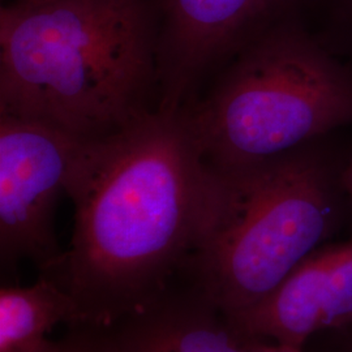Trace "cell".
Wrapping results in <instances>:
<instances>
[{"label": "cell", "mask_w": 352, "mask_h": 352, "mask_svg": "<svg viewBox=\"0 0 352 352\" xmlns=\"http://www.w3.org/2000/svg\"><path fill=\"white\" fill-rule=\"evenodd\" d=\"M302 21L352 67V0H307Z\"/></svg>", "instance_id": "30bf717a"}, {"label": "cell", "mask_w": 352, "mask_h": 352, "mask_svg": "<svg viewBox=\"0 0 352 352\" xmlns=\"http://www.w3.org/2000/svg\"><path fill=\"white\" fill-rule=\"evenodd\" d=\"M243 334L300 349L352 322V235L312 252L261 302L226 316Z\"/></svg>", "instance_id": "52a82bcc"}, {"label": "cell", "mask_w": 352, "mask_h": 352, "mask_svg": "<svg viewBox=\"0 0 352 352\" xmlns=\"http://www.w3.org/2000/svg\"><path fill=\"white\" fill-rule=\"evenodd\" d=\"M60 322L77 325L72 296L50 276L28 287L0 289V352H43Z\"/></svg>", "instance_id": "9c48e42d"}, {"label": "cell", "mask_w": 352, "mask_h": 352, "mask_svg": "<svg viewBox=\"0 0 352 352\" xmlns=\"http://www.w3.org/2000/svg\"><path fill=\"white\" fill-rule=\"evenodd\" d=\"M317 352H352V322L316 336Z\"/></svg>", "instance_id": "7c38bea8"}, {"label": "cell", "mask_w": 352, "mask_h": 352, "mask_svg": "<svg viewBox=\"0 0 352 352\" xmlns=\"http://www.w3.org/2000/svg\"><path fill=\"white\" fill-rule=\"evenodd\" d=\"M157 0H11L0 10V113L78 139L158 110Z\"/></svg>", "instance_id": "7a4b0ae2"}, {"label": "cell", "mask_w": 352, "mask_h": 352, "mask_svg": "<svg viewBox=\"0 0 352 352\" xmlns=\"http://www.w3.org/2000/svg\"><path fill=\"white\" fill-rule=\"evenodd\" d=\"M128 321L116 336L123 352H252L256 342L199 294L187 302L162 299Z\"/></svg>", "instance_id": "ba28073f"}, {"label": "cell", "mask_w": 352, "mask_h": 352, "mask_svg": "<svg viewBox=\"0 0 352 352\" xmlns=\"http://www.w3.org/2000/svg\"><path fill=\"white\" fill-rule=\"evenodd\" d=\"M252 352H302V350L269 340H256Z\"/></svg>", "instance_id": "4fadbf2b"}, {"label": "cell", "mask_w": 352, "mask_h": 352, "mask_svg": "<svg viewBox=\"0 0 352 352\" xmlns=\"http://www.w3.org/2000/svg\"><path fill=\"white\" fill-rule=\"evenodd\" d=\"M307 0H157L158 110L187 109L217 68L266 32L302 19Z\"/></svg>", "instance_id": "8992f818"}, {"label": "cell", "mask_w": 352, "mask_h": 352, "mask_svg": "<svg viewBox=\"0 0 352 352\" xmlns=\"http://www.w3.org/2000/svg\"><path fill=\"white\" fill-rule=\"evenodd\" d=\"M87 140L33 119L0 113V257L30 260L43 274L64 250L55 212L76 157Z\"/></svg>", "instance_id": "5b68a950"}, {"label": "cell", "mask_w": 352, "mask_h": 352, "mask_svg": "<svg viewBox=\"0 0 352 352\" xmlns=\"http://www.w3.org/2000/svg\"><path fill=\"white\" fill-rule=\"evenodd\" d=\"M324 139L250 166L208 164L209 201L184 269L223 315L261 302L352 213L342 180L347 161Z\"/></svg>", "instance_id": "3957f363"}, {"label": "cell", "mask_w": 352, "mask_h": 352, "mask_svg": "<svg viewBox=\"0 0 352 352\" xmlns=\"http://www.w3.org/2000/svg\"><path fill=\"white\" fill-rule=\"evenodd\" d=\"M184 111L206 164H258L352 126V67L292 19L240 51Z\"/></svg>", "instance_id": "277c9868"}, {"label": "cell", "mask_w": 352, "mask_h": 352, "mask_svg": "<svg viewBox=\"0 0 352 352\" xmlns=\"http://www.w3.org/2000/svg\"><path fill=\"white\" fill-rule=\"evenodd\" d=\"M210 182L184 110L82 144L65 188L74 235L45 274L75 300L76 327L109 330L164 299L199 236Z\"/></svg>", "instance_id": "6da1fadb"}, {"label": "cell", "mask_w": 352, "mask_h": 352, "mask_svg": "<svg viewBox=\"0 0 352 352\" xmlns=\"http://www.w3.org/2000/svg\"><path fill=\"white\" fill-rule=\"evenodd\" d=\"M75 331L60 340H51L43 352H123L116 336L97 327H74Z\"/></svg>", "instance_id": "8fae6325"}, {"label": "cell", "mask_w": 352, "mask_h": 352, "mask_svg": "<svg viewBox=\"0 0 352 352\" xmlns=\"http://www.w3.org/2000/svg\"><path fill=\"white\" fill-rule=\"evenodd\" d=\"M342 180H343V186H344L346 193L349 196V200H350L352 208V155L347 160L346 164H344L343 174H342Z\"/></svg>", "instance_id": "5bb4252c"}]
</instances>
